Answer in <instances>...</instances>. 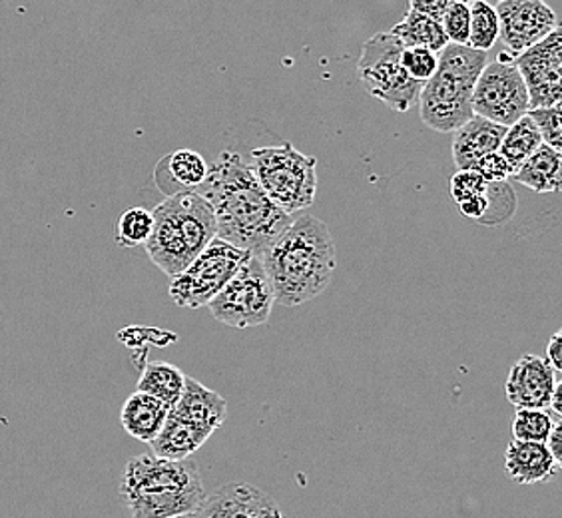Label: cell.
<instances>
[{"label":"cell","mask_w":562,"mask_h":518,"mask_svg":"<svg viewBox=\"0 0 562 518\" xmlns=\"http://www.w3.org/2000/svg\"><path fill=\"white\" fill-rule=\"evenodd\" d=\"M195 192L214 210L217 238L256 258L292 226V216L271 202L236 151H222Z\"/></svg>","instance_id":"6da1fadb"},{"label":"cell","mask_w":562,"mask_h":518,"mask_svg":"<svg viewBox=\"0 0 562 518\" xmlns=\"http://www.w3.org/2000/svg\"><path fill=\"white\" fill-rule=\"evenodd\" d=\"M258 259L270 278L276 303L295 307L329 288L336 273V244L319 217L302 216Z\"/></svg>","instance_id":"7a4b0ae2"},{"label":"cell","mask_w":562,"mask_h":518,"mask_svg":"<svg viewBox=\"0 0 562 518\" xmlns=\"http://www.w3.org/2000/svg\"><path fill=\"white\" fill-rule=\"evenodd\" d=\"M120 497L132 518H176L195 515L206 500V491L192 459L168 461L146 453L126 463Z\"/></svg>","instance_id":"3957f363"},{"label":"cell","mask_w":562,"mask_h":518,"mask_svg":"<svg viewBox=\"0 0 562 518\" xmlns=\"http://www.w3.org/2000/svg\"><path fill=\"white\" fill-rule=\"evenodd\" d=\"M154 229L144 246L151 263L172 280L217 238L212 205L198 192H178L154 207Z\"/></svg>","instance_id":"277c9868"},{"label":"cell","mask_w":562,"mask_h":518,"mask_svg":"<svg viewBox=\"0 0 562 518\" xmlns=\"http://www.w3.org/2000/svg\"><path fill=\"white\" fill-rule=\"evenodd\" d=\"M488 65L487 53L449 44L439 55V68L423 87L422 120L435 132H457L475 116L476 82Z\"/></svg>","instance_id":"5b68a950"},{"label":"cell","mask_w":562,"mask_h":518,"mask_svg":"<svg viewBox=\"0 0 562 518\" xmlns=\"http://www.w3.org/2000/svg\"><path fill=\"white\" fill-rule=\"evenodd\" d=\"M249 166L261 190L285 214L302 212L314 204L317 192V160L293 148L290 142L263 146L249 154Z\"/></svg>","instance_id":"8992f818"},{"label":"cell","mask_w":562,"mask_h":518,"mask_svg":"<svg viewBox=\"0 0 562 518\" xmlns=\"http://www.w3.org/2000/svg\"><path fill=\"white\" fill-rule=\"evenodd\" d=\"M405 46L391 33H379L363 44L357 70L369 97L378 98L393 112H407L422 98L423 85L403 68Z\"/></svg>","instance_id":"52a82bcc"},{"label":"cell","mask_w":562,"mask_h":518,"mask_svg":"<svg viewBox=\"0 0 562 518\" xmlns=\"http://www.w3.org/2000/svg\"><path fill=\"white\" fill-rule=\"evenodd\" d=\"M254 258L244 249L234 248L224 239L216 238L202 256L170 280L168 293L178 307L198 309L210 305L229 280Z\"/></svg>","instance_id":"ba28073f"},{"label":"cell","mask_w":562,"mask_h":518,"mask_svg":"<svg viewBox=\"0 0 562 518\" xmlns=\"http://www.w3.org/2000/svg\"><path fill=\"white\" fill-rule=\"evenodd\" d=\"M276 303L270 278L260 259H249L207 305L220 324L248 329L268 324Z\"/></svg>","instance_id":"9c48e42d"},{"label":"cell","mask_w":562,"mask_h":518,"mask_svg":"<svg viewBox=\"0 0 562 518\" xmlns=\"http://www.w3.org/2000/svg\"><path fill=\"white\" fill-rule=\"evenodd\" d=\"M515 56L507 50L497 60L488 63L479 78L473 97L475 116L491 120L498 126L510 128L530 112L529 87L515 65Z\"/></svg>","instance_id":"30bf717a"},{"label":"cell","mask_w":562,"mask_h":518,"mask_svg":"<svg viewBox=\"0 0 562 518\" xmlns=\"http://www.w3.org/2000/svg\"><path fill=\"white\" fill-rule=\"evenodd\" d=\"M519 66L530 94V110L562 109V26L520 55Z\"/></svg>","instance_id":"8fae6325"},{"label":"cell","mask_w":562,"mask_h":518,"mask_svg":"<svg viewBox=\"0 0 562 518\" xmlns=\"http://www.w3.org/2000/svg\"><path fill=\"white\" fill-rule=\"evenodd\" d=\"M495 9L501 29L498 38L515 58L542 43L559 26L557 12L542 0H503Z\"/></svg>","instance_id":"7c38bea8"},{"label":"cell","mask_w":562,"mask_h":518,"mask_svg":"<svg viewBox=\"0 0 562 518\" xmlns=\"http://www.w3.org/2000/svg\"><path fill=\"white\" fill-rule=\"evenodd\" d=\"M554 387L557 378L549 359L529 353L520 357L508 371L505 393L508 403H513L517 410H547L551 407Z\"/></svg>","instance_id":"4fadbf2b"},{"label":"cell","mask_w":562,"mask_h":518,"mask_svg":"<svg viewBox=\"0 0 562 518\" xmlns=\"http://www.w3.org/2000/svg\"><path fill=\"white\" fill-rule=\"evenodd\" d=\"M194 518H285L280 505L258 486L227 483L198 508Z\"/></svg>","instance_id":"5bb4252c"},{"label":"cell","mask_w":562,"mask_h":518,"mask_svg":"<svg viewBox=\"0 0 562 518\" xmlns=\"http://www.w3.org/2000/svg\"><path fill=\"white\" fill-rule=\"evenodd\" d=\"M173 417L186 423L190 429L210 439L224 425L227 403L220 393L207 388L195 379H186L184 393L172 409Z\"/></svg>","instance_id":"9a60e30c"},{"label":"cell","mask_w":562,"mask_h":518,"mask_svg":"<svg viewBox=\"0 0 562 518\" xmlns=\"http://www.w3.org/2000/svg\"><path fill=\"white\" fill-rule=\"evenodd\" d=\"M507 130L481 116L469 120L465 126L454 132L453 162L457 170H473L481 158L498 151Z\"/></svg>","instance_id":"2e32d148"},{"label":"cell","mask_w":562,"mask_h":518,"mask_svg":"<svg viewBox=\"0 0 562 518\" xmlns=\"http://www.w3.org/2000/svg\"><path fill=\"white\" fill-rule=\"evenodd\" d=\"M505 471L517 485L549 483L561 471L552 459L549 444L510 441L505 453Z\"/></svg>","instance_id":"e0dca14e"},{"label":"cell","mask_w":562,"mask_h":518,"mask_svg":"<svg viewBox=\"0 0 562 518\" xmlns=\"http://www.w3.org/2000/svg\"><path fill=\"white\" fill-rule=\"evenodd\" d=\"M170 407L162 401L154 399L146 393H132L120 410V423L124 431L142 443L151 444L162 432L164 425L170 417Z\"/></svg>","instance_id":"ac0fdd59"},{"label":"cell","mask_w":562,"mask_h":518,"mask_svg":"<svg viewBox=\"0 0 562 518\" xmlns=\"http://www.w3.org/2000/svg\"><path fill=\"white\" fill-rule=\"evenodd\" d=\"M391 34L400 41L405 48H427L432 50L435 55H441L445 48L449 46V38L443 31L441 22L432 21L429 16H425L422 12H405V19L393 26Z\"/></svg>","instance_id":"d6986e66"},{"label":"cell","mask_w":562,"mask_h":518,"mask_svg":"<svg viewBox=\"0 0 562 518\" xmlns=\"http://www.w3.org/2000/svg\"><path fill=\"white\" fill-rule=\"evenodd\" d=\"M513 178L537 194H559L562 192V156L542 144L541 150Z\"/></svg>","instance_id":"ffe728a7"},{"label":"cell","mask_w":562,"mask_h":518,"mask_svg":"<svg viewBox=\"0 0 562 518\" xmlns=\"http://www.w3.org/2000/svg\"><path fill=\"white\" fill-rule=\"evenodd\" d=\"M186 379L188 375H184V371L176 368L172 363L154 361L142 371L136 391L146 393L154 399L162 401L170 409H173L184 393Z\"/></svg>","instance_id":"44dd1931"},{"label":"cell","mask_w":562,"mask_h":518,"mask_svg":"<svg viewBox=\"0 0 562 518\" xmlns=\"http://www.w3.org/2000/svg\"><path fill=\"white\" fill-rule=\"evenodd\" d=\"M542 144L544 140H542L541 130L527 114L525 119H520L515 126L507 130L498 154L507 160L515 176L537 151L541 150Z\"/></svg>","instance_id":"7402d4cb"},{"label":"cell","mask_w":562,"mask_h":518,"mask_svg":"<svg viewBox=\"0 0 562 518\" xmlns=\"http://www.w3.org/2000/svg\"><path fill=\"white\" fill-rule=\"evenodd\" d=\"M158 170H166V178L180 188V192H195L206 182L210 166L202 154L194 150H176L166 156Z\"/></svg>","instance_id":"603a6c76"},{"label":"cell","mask_w":562,"mask_h":518,"mask_svg":"<svg viewBox=\"0 0 562 518\" xmlns=\"http://www.w3.org/2000/svg\"><path fill=\"white\" fill-rule=\"evenodd\" d=\"M498 14L493 4L485 0L471 2V38L469 48L479 53H488L498 41Z\"/></svg>","instance_id":"cb8c5ba5"},{"label":"cell","mask_w":562,"mask_h":518,"mask_svg":"<svg viewBox=\"0 0 562 518\" xmlns=\"http://www.w3.org/2000/svg\"><path fill=\"white\" fill-rule=\"evenodd\" d=\"M154 229V214L146 207H128L122 212L116 224V244L120 248L146 246Z\"/></svg>","instance_id":"d4e9b609"},{"label":"cell","mask_w":562,"mask_h":518,"mask_svg":"<svg viewBox=\"0 0 562 518\" xmlns=\"http://www.w3.org/2000/svg\"><path fill=\"white\" fill-rule=\"evenodd\" d=\"M554 429L549 410L519 409L513 419V439L522 443H549Z\"/></svg>","instance_id":"484cf974"},{"label":"cell","mask_w":562,"mask_h":518,"mask_svg":"<svg viewBox=\"0 0 562 518\" xmlns=\"http://www.w3.org/2000/svg\"><path fill=\"white\" fill-rule=\"evenodd\" d=\"M443 31L449 38V44L469 46L471 38V4L461 0H451L449 11L445 12Z\"/></svg>","instance_id":"4316f807"},{"label":"cell","mask_w":562,"mask_h":518,"mask_svg":"<svg viewBox=\"0 0 562 518\" xmlns=\"http://www.w3.org/2000/svg\"><path fill=\"white\" fill-rule=\"evenodd\" d=\"M488 214L485 219L481 222L483 226H498L505 219L515 214L517 207V198L513 194V188L507 182L501 184H488Z\"/></svg>","instance_id":"83f0119b"},{"label":"cell","mask_w":562,"mask_h":518,"mask_svg":"<svg viewBox=\"0 0 562 518\" xmlns=\"http://www.w3.org/2000/svg\"><path fill=\"white\" fill-rule=\"evenodd\" d=\"M401 63L407 75L425 87L439 68V55L427 48H405L401 55Z\"/></svg>","instance_id":"f1b7e54d"},{"label":"cell","mask_w":562,"mask_h":518,"mask_svg":"<svg viewBox=\"0 0 562 518\" xmlns=\"http://www.w3.org/2000/svg\"><path fill=\"white\" fill-rule=\"evenodd\" d=\"M529 116L541 130L544 144L562 156V109L530 110Z\"/></svg>","instance_id":"f546056e"},{"label":"cell","mask_w":562,"mask_h":518,"mask_svg":"<svg viewBox=\"0 0 562 518\" xmlns=\"http://www.w3.org/2000/svg\"><path fill=\"white\" fill-rule=\"evenodd\" d=\"M487 182L483 180V176H479L475 170H459L451 178V195L454 202L461 204L469 198H475L479 194H485Z\"/></svg>","instance_id":"4dcf8cb0"},{"label":"cell","mask_w":562,"mask_h":518,"mask_svg":"<svg viewBox=\"0 0 562 518\" xmlns=\"http://www.w3.org/2000/svg\"><path fill=\"white\" fill-rule=\"evenodd\" d=\"M473 170H475L479 176H483V180H485L487 184L507 182L508 176H513L510 166H508L507 160H505L498 151H493V154H488L485 158H481V160L475 164Z\"/></svg>","instance_id":"1f68e13d"},{"label":"cell","mask_w":562,"mask_h":518,"mask_svg":"<svg viewBox=\"0 0 562 518\" xmlns=\"http://www.w3.org/2000/svg\"><path fill=\"white\" fill-rule=\"evenodd\" d=\"M459 207V212L463 214V216L469 217V219H475V222H483L485 216L488 214V195L487 190H485V194L475 195V198H469L465 202H461V204H457Z\"/></svg>","instance_id":"d6a6232c"},{"label":"cell","mask_w":562,"mask_h":518,"mask_svg":"<svg viewBox=\"0 0 562 518\" xmlns=\"http://www.w3.org/2000/svg\"><path fill=\"white\" fill-rule=\"evenodd\" d=\"M409 7H412L413 11L422 12L425 16H429L432 21L443 22L445 12L449 11L451 0H427V2L413 0Z\"/></svg>","instance_id":"836d02e7"},{"label":"cell","mask_w":562,"mask_h":518,"mask_svg":"<svg viewBox=\"0 0 562 518\" xmlns=\"http://www.w3.org/2000/svg\"><path fill=\"white\" fill-rule=\"evenodd\" d=\"M547 359L554 371L562 373V329L552 335L549 346H547Z\"/></svg>","instance_id":"e575fe53"},{"label":"cell","mask_w":562,"mask_h":518,"mask_svg":"<svg viewBox=\"0 0 562 518\" xmlns=\"http://www.w3.org/2000/svg\"><path fill=\"white\" fill-rule=\"evenodd\" d=\"M549 449H551L552 459L554 463L562 471V421L554 423V429L551 432V439H549Z\"/></svg>","instance_id":"d590c367"},{"label":"cell","mask_w":562,"mask_h":518,"mask_svg":"<svg viewBox=\"0 0 562 518\" xmlns=\"http://www.w3.org/2000/svg\"><path fill=\"white\" fill-rule=\"evenodd\" d=\"M551 409L562 417V381H557V387L552 393Z\"/></svg>","instance_id":"8d00e7d4"},{"label":"cell","mask_w":562,"mask_h":518,"mask_svg":"<svg viewBox=\"0 0 562 518\" xmlns=\"http://www.w3.org/2000/svg\"><path fill=\"white\" fill-rule=\"evenodd\" d=\"M176 518H194V515H186V517H176Z\"/></svg>","instance_id":"74e56055"}]
</instances>
